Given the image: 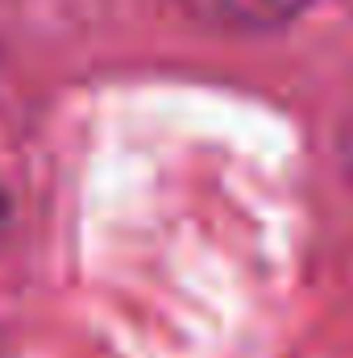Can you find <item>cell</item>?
Returning a JSON list of instances; mask_svg holds the SVG:
<instances>
[{
    "label": "cell",
    "mask_w": 353,
    "mask_h": 358,
    "mask_svg": "<svg viewBox=\"0 0 353 358\" xmlns=\"http://www.w3.org/2000/svg\"><path fill=\"white\" fill-rule=\"evenodd\" d=\"M191 17L229 34H270L299 21L320 0H183Z\"/></svg>",
    "instance_id": "obj_1"
},
{
    "label": "cell",
    "mask_w": 353,
    "mask_h": 358,
    "mask_svg": "<svg viewBox=\"0 0 353 358\" xmlns=\"http://www.w3.org/2000/svg\"><path fill=\"white\" fill-rule=\"evenodd\" d=\"M8 234V200H4V187H0V242Z\"/></svg>",
    "instance_id": "obj_2"
}]
</instances>
